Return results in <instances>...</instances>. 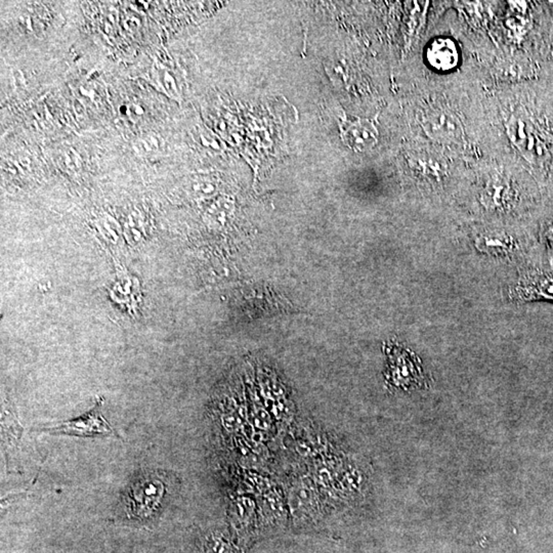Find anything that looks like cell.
<instances>
[{
  "label": "cell",
  "mask_w": 553,
  "mask_h": 553,
  "mask_svg": "<svg viewBox=\"0 0 553 553\" xmlns=\"http://www.w3.org/2000/svg\"><path fill=\"white\" fill-rule=\"evenodd\" d=\"M534 293L537 294L539 297L553 300V279H544V280L538 282L534 289Z\"/></svg>",
  "instance_id": "6"
},
{
  "label": "cell",
  "mask_w": 553,
  "mask_h": 553,
  "mask_svg": "<svg viewBox=\"0 0 553 553\" xmlns=\"http://www.w3.org/2000/svg\"><path fill=\"white\" fill-rule=\"evenodd\" d=\"M164 495V485L158 478H148L134 485L132 491V511L136 517L151 513Z\"/></svg>",
  "instance_id": "3"
},
{
  "label": "cell",
  "mask_w": 553,
  "mask_h": 553,
  "mask_svg": "<svg viewBox=\"0 0 553 553\" xmlns=\"http://www.w3.org/2000/svg\"><path fill=\"white\" fill-rule=\"evenodd\" d=\"M548 240L553 246V226H550V231H548Z\"/></svg>",
  "instance_id": "7"
},
{
  "label": "cell",
  "mask_w": 553,
  "mask_h": 553,
  "mask_svg": "<svg viewBox=\"0 0 553 553\" xmlns=\"http://www.w3.org/2000/svg\"><path fill=\"white\" fill-rule=\"evenodd\" d=\"M478 244L483 246V249L492 250V251H504L511 246L507 239L496 238V237H483Z\"/></svg>",
  "instance_id": "5"
},
{
  "label": "cell",
  "mask_w": 553,
  "mask_h": 553,
  "mask_svg": "<svg viewBox=\"0 0 553 553\" xmlns=\"http://www.w3.org/2000/svg\"><path fill=\"white\" fill-rule=\"evenodd\" d=\"M101 404H98L93 410L80 416L77 419L69 420L52 428H45L40 432L49 435H67L75 437H116L115 430L108 423L100 410Z\"/></svg>",
  "instance_id": "1"
},
{
  "label": "cell",
  "mask_w": 553,
  "mask_h": 553,
  "mask_svg": "<svg viewBox=\"0 0 553 553\" xmlns=\"http://www.w3.org/2000/svg\"><path fill=\"white\" fill-rule=\"evenodd\" d=\"M453 51L445 45V42L437 45L435 49H433V61L437 63L439 66H448L451 65L452 61Z\"/></svg>",
  "instance_id": "4"
},
{
  "label": "cell",
  "mask_w": 553,
  "mask_h": 553,
  "mask_svg": "<svg viewBox=\"0 0 553 553\" xmlns=\"http://www.w3.org/2000/svg\"><path fill=\"white\" fill-rule=\"evenodd\" d=\"M341 132L343 143L354 151H368L377 143V130L370 121L361 119L348 121L343 119L341 124Z\"/></svg>",
  "instance_id": "2"
}]
</instances>
